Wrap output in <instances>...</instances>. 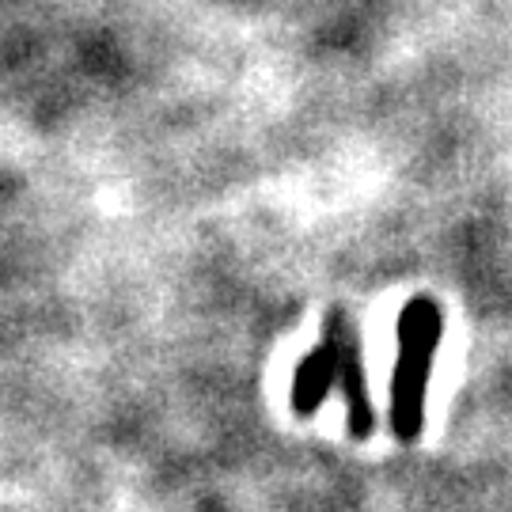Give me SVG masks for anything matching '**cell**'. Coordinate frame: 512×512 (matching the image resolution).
Returning <instances> with one entry per match:
<instances>
[{
	"label": "cell",
	"instance_id": "1",
	"mask_svg": "<svg viewBox=\"0 0 512 512\" xmlns=\"http://www.w3.org/2000/svg\"><path fill=\"white\" fill-rule=\"evenodd\" d=\"M334 391H342V399H346L349 437L365 440L372 433V425H376V414H372V403H368L365 391L357 334H353V323H349V315L342 308H334L327 315L319 349H311L308 357L296 365L293 395H289L293 414L296 418H311Z\"/></svg>",
	"mask_w": 512,
	"mask_h": 512
},
{
	"label": "cell",
	"instance_id": "2",
	"mask_svg": "<svg viewBox=\"0 0 512 512\" xmlns=\"http://www.w3.org/2000/svg\"><path fill=\"white\" fill-rule=\"evenodd\" d=\"M395 334H399V357L391 372V433L399 440H418L425 421V391L444 338L440 304L425 293L414 296L399 315Z\"/></svg>",
	"mask_w": 512,
	"mask_h": 512
}]
</instances>
